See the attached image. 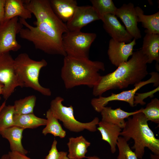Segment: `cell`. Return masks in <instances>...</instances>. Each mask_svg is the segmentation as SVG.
<instances>
[{
	"mask_svg": "<svg viewBox=\"0 0 159 159\" xmlns=\"http://www.w3.org/2000/svg\"><path fill=\"white\" fill-rule=\"evenodd\" d=\"M14 125L24 129H34L40 126L46 125V119L36 116L33 113L24 115H14Z\"/></svg>",
	"mask_w": 159,
	"mask_h": 159,
	"instance_id": "obj_23",
	"label": "cell"
},
{
	"mask_svg": "<svg viewBox=\"0 0 159 159\" xmlns=\"http://www.w3.org/2000/svg\"><path fill=\"white\" fill-rule=\"evenodd\" d=\"M47 64L45 59L33 60L26 53L19 54L14 59L15 69L24 87L31 88L44 95L49 96L52 95L50 89L43 87L39 82L40 71Z\"/></svg>",
	"mask_w": 159,
	"mask_h": 159,
	"instance_id": "obj_5",
	"label": "cell"
},
{
	"mask_svg": "<svg viewBox=\"0 0 159 159\" xmlns=\"http://www.w3.org/2000/svg\"><path fill=\"white\" fill-rule=\"evenodd\" d=\"M36 100L35 95H32L15 100L13 105L14 114L21 115L33 113Z\"/></svg>",
	"mask_w": 159,
	"mask_h": 159,
	"instance_id": "obj_25",
	"label": "cell"
},
{
	"mask_svg": "<svg viewBox=\"0 0 159 159\" xmlns=\"http://www.w3.org/2000/svg\"><path fill=\"white\" fill-rule=\"evenodd\" d=\"M14 110L13 105H6L0 112V131L14 125Z\"/></svg>",
	"mask_w": 159,
	"mask_h": 159,
	"instance_id": "obj_28",
	"label": "cell"
},
{
	"mask_svg": "<svg viewBox=\"0 0 159 159\" xmlns=\"http://www.w3.org/2000/svg\"><path fill=\"white\" fill-rule=\"evenodd\" d=\"M142 112L148 121L159 124V100L157 98L152 99L145 108H142Z\"/></svg>",
	"mask_w": 159,
	"mask_h": 159,
	"instance_id": "obj_27",
	"label": "cell"
},
{
	"mask_svg": "<svg viewBox=\"0 0 159 159\" xmlns=\"http://www.w3.org/2000/svg\"><path fill=\"white\" fill-rule=\"evenodd\" d=\"M99 20L100 18L92 6H77L72 17L66 24L69 31H79L89 24Z\"/></svg>",
	"mask_w": 159,
	"mask_h": 159,
	"instance_id": "obj_12",
	"label": "cell"
},
{
	"mask_svg": "<svg viewBox=\"0 0 159 159\" xmlns=\"http://www.w3.org/2000/svg\"><path fill=\"white\" fill-rule=\"evenodd\" d=\"M115 15L122 21L126 30L133 38L137 40L141 38L140 31L138 26V17L133 3L123 4L117 8Z\"/></svg>",
	"mask_w": 159,
	"mask_h": 159,
	"instance_id": "obj_13",
	"label": "cell"
},
{
	"mask_svg": "<svg viewBox=\"0 0 159 159\" xmlns=\"http://www.w3.org/2000/svg\"><path fill=\"white\" fill-rule=\"evenodd\" d=\"M97 37L95 33L69 31L62 37V45L67 55L89 58L90 47Z\"/></svg>",
	"mask_w": 159,
	"mask_h": 159,
	"instance_id": "obj_7",
	"label": "cell"
},
{
	"mask_svg": "<svg viewBox=\"0 0 159 159\" xmlns=\"http://www.w3.org/2000/svg\"><path fill=\"white\" fill-rule=\"evenodd\" d=\"M53 10L62 21H69L72 17L77 3L75 0H51Z\"/></svg>",
	"mask_w": 159,
	"mask_h": 159,
	"instance_id": "obj_17",
	"label": "cell"
},
{
	"mask_svg": "<svg viewBox=\"0 0 159 159\" xmlns=\"http://www.w3.org/2000/svg\"><path fill=\"white\" fill-rule=\"evenodd\" d=\"M23 27L18 17L0 23V54L16 52L21 49L16 36Z\"/></svg>",
	"mask_w": 159,
	"mask_h": 159,
	"instance_id": "obj_10",
	"label": "cell"
},
{
	"mask_svg": "<svg viewBox=\"0 0 159 159\" xmlns=\"http://www.w3.org/2000/svg\"><path fill=\"white\" fill-rule=\"evenodd\" d=\"M159 34L146 33L141 50L148 59V63H159Z\"/></svg>",
	"mask_w": 159,
	"mask_h": 159,
	"instance_id": "obj_19",
	"label": "cell"
},
{
	"mask_svg": "<svg viewBox=\"0 0 159 159\" xmlns=\"http://www.w3.org/2000/svg\"><path fill=\"white\" fill-rule=\"evenodd\" d=\"M151 77L145 81H142L134 85L132 89L124 91L118 94L112 93L111 95L107 97L102 96L98 98L92 99L91 104L95 110L100 112L102 109L111 101H123L128 103L131 107H134V98L137 91L144 86L150 83H153L154 86L157 87L159 85V74L156 72L150 73Z\"/></svg>",
	"mask_w": 159,
	"mask_h": 159,
	"instance_id": "obj_8",
	"label": "cell"
},
{
	"mask_svg": "<svg viewBox=\"0 0 159 159\" xmlns=\"http://www.w3.org/2000/svg\"><path fill=\"white\" fill-rule=\"evenodd\" d=\"M8 154L9 159H31L26 155L16 152L10 151Z\"/></svg>",
	"mask_w": 159,
	"mask_h": 159,
	"instance_id": "obj_32",
	"label": "cell"
},
{
	"mask_svg": "<svg viewBox=\"0 0 159 159\" xmlns=\"http://www.w3.org/2000/svg\"><path fill=\"white\" fill-rule=\"evenodd\" d=\"M117 146L119 151L117 159H138L135 152L130 148L127 141L123 137H119Z\"/></svg>",
	"mask_w": 159,
	"mask_h": 159,
	"instance_id": "obj_29",
	"label": "cell"
},
{
	"mask_svg": "<svg viewBox=\"0 0 159 159\" xmlns=\"http://www.w3.org/2000/svg\"><path fill=\"white\" fill-rule=\"evenodd\" d=\"M138 19V22H141L146 29V33L159 34V11L150 15L144 14L140 7H135Z\"/></svg>",
	"mask_w": 159,
	"mask_h": 159,
	"instance_id": "obj_22",
	"label": "cell"
},
{
	"mask_svg": "<svg viewBox=\"0 0 159 159\" xmlns=\"http://www.w3.org/2000/svg\"><path fill=\"white\" fill-rule=\"evenodd\" d=\"M6 0H0V23L4 19Z\"/></svg>",
	"mask_w": 159,
	"mask_h": 159,
	"instance_id": "obj_33",
	"label": "cell"
},
{
	"mask_svg": "<svg viewBox=\"0 0 159 159\" xmlns=\"http://www.w3.org/2000/svg\"><path fill=\"white\" fill-rule=\"evenodd\" d=\"M134 39L128 43L119 42L111 38L110 40L107 50L109 59L112 64L118 67L127 61L133 53L134 47L136 44Z\"/></svg>",
	"mask_w": 159,
	"mask_h": 159,
	"instance_id": "obj_11",
	"label": "cell"
},
{
	"mask_svg": "<svg viewBox=\"0 0 159 159\" xmlns=\"http://www.w3.org/2000/svg\"><path fill=\"white\" fill-rule=\"evenodd\" d=\"M24 130L20 127L13 126L0 131V135L8 140L11 151L26 155L28 152L24 148L21 142Z\"/></svg>",
	"mask_w": 159,
	"mask_h": 159,
	"instance_id": "obj_16",
	"label": "cell"
},
{
	"mask_svg": "<svg viewBox=\"0 0 159 159\" xmlns=\"http://www.w3.org/2000/svg\"><path fill=\"white\" fill-rule=\"evenodd\" d=\"M90 143L82 136L69 138L67 143L69 154L67 155L69 159H82L86 158L85 154Z\"/></svg>",
	"mask_w": 159,
	"mask_h": 159,
	"instance_id": "obj_21",
	"label": "cell"
},
{
	"mask_svg": "<svg viewBox=\"0 0 159 159\" xmlns=\"http://www.w3.org/2000/svg\"><path fill=\"white\" fill-rule=\"evenodd\" d=\"M97 128L101 135L102 140L109 144L112 153L116 151L117 143L122 130L117 125L101 121Z\"/></svg>",
	"mask_w": 159,
	"mask_h": 159,
	"instance_id": "obj_18",
	"label": "cell"
},
{
	"mask_svg": "<svg viewBox=\"0 0 159 159\" xmlns=\"http://www.w3.org/2000/svg\"><path fill=\"white\" fill-rule=\"evenodd\" d=\"M18 16L25 20L32 17V13L24 6V0H6L4 20Z\"/></svg>",
	"mask_w": 159,
	"mask_h": 159,
	"instance_id": "obj_20",
	"label": "cell"
},
{
	"mask_svg": "<svg viewBox=\"0 0 159 159\" xmlns=\"http://www.w3.org/2000/svg\"><path fill=\"white\" fill-rule=\"evenodd\" d=\"M140 109L132 112H127L120 107L112 109L111 107H105L100 112L102 117L101 121L116 125L121 129L124 127L125 122V119L138 112Z\"/></svg>",
	"mask_w": 159,
	"mask_h": 159,
	"instance_id": "obj_15",
	"label": "cell"
},
{
	"mask_svg": "<svg viewBox=\"0 0 159 159\" xmlns=\"http://www.w3.org/2000/svg\"><path fill=\"white\" fill-rule=\"evenodd\" d=\"M131 58L114 71L101 76L93 87L92 94L99 96L111 90L122 89L138 83L148 74V59L141 49L133 52Z\"/></svg>",
	"mask_w": 159,
	"mask_h": 159,
	"instance_id": "obj_2",
	"label": "cell"
},
{
	"mask_svg": "<svg viewBox=\"0 0 159 159\" xmlns=\"http://www.w3.org/2000/svg\"><path fill=\"white\" fill-rule=\"evenodd\" d=\"M1 98L0 96V100H1ZM6 105V100H5L2 104L0 106V112L4 107Z\"/></svg>",
	"mask_w": 159,
	"mask_h": 159,
	"instance_id": "obj_38",
	"label": "cell"
},
{
	"mask_svg": "<svg viewBox=\"0 0 159 159\" xmlns=\"http://www.w3.org/2000/svg\"><path fill=\"white\" fill-rule=\"evenodd\" d=\"M159 90L158 86L155 89L148 92L143 93H136V94L137 95V96L135 95L134 98L135 106L139 104L143 105H145L146 103L143 100L148 97H153L154 93L158 91Z\"/></svg>",
	"mask_w": 159,
	"mask_h": 159,
	"instance_id": "obj_31",
	"label": "cell"
},
{
	"mask_svg": "<svg viewBox=\"0 0 159 159\" xmlns=\"http://www.w3.org/2000/svg\"><path fill=\"white\" fill-rule=\"evenodd\" d=\"M138 112L129 117L120 135L128 141L133 139L134 144L132 148L139 159H141L146 147L154 154L159 155V139L156 138L149 127L148 120L142 112Z\"/></svg>",
	"mask_w": 159,
	"mask_h": 159,
	"instance_id": "obj_4",
	"label": "cell"
},
{
	"mask_svg": "<svg viewBox=\"0 0 159 159\" xmlns=\"http://www.w3.org/2000/svg\"><path fill=\"white\" fill-rule=\"evenodd\" d=\"M0 159H9V156L8 154H5L3 155L0 158Z\"/></svg>",
	"mask_w": 159,
	"mask_h": 159,
	"instance_id": "obj_35",
	"label": "cell"
},
{
	"mask_svg": "<svg viewBox=\"0 0 159 159\" xmlns=\"http://www.w3.org/2000/svg\"><path fill=\"white\" fill-rule=\"evenodd\" d=\"M90 1L100 20L106 14L115 15L117 8L112 0H91Z\"/></svg>",
	"mask_w": 159,
	"mask_h": 159,
	"instance_id": "obj_26",
	"label": "cell"
},
{
	"mask_svg": "<svg viewBox=\"0 0 159 159\" xmlns=\"http://www.w3.org/2000/svg\"><path fill=\"white\" fill-rule=\"evenodd\" d=\"M46 117V126L42 130V133L44 135L51 134L54 137L64 138L66 135L65 131L63 129L58 120L54 116L49 109L47 111Z\"/></svg>",
	"mask_w": 159,
	"mask_h": 159,
	"instance_id": "obj_24",
	"label": "cell"
},
{
	"mask_svg": "<svg viewBox=\"0 0 159 159\" xmlns=\"http://www.w3.org/2000/svg\"><path fill=\"white\" fill-rule=\"evenodd\" d=\"M106 32L114 40L128 43L133 38L118 20L115 15L108 14L104 16L101 20Z\"/></svg>",
	"mask_w": 159,
	"mask_h": 159,
	"instance_id": "obj_14",
	"label": "cell"
},
{
	"mask_svg": "<svg viewBox=\"0 0 159 159\" xmlns=\"http://www.w3.org/2000/svg\"><path fill=\"white\" fill-rule=\"evenodd\" d=\"M4 86V85L0 82V95H2Z\"/></svg>",
	"mask_w": 159,
	"mask_h": 159,
	"instance_id": "obj_36",
	"label": "cell"
},
{
	"mask_svg": "<svg viewBox=\"0 0 159 159\" xmlns=\"http://www.w3.org/2000/svg\"><path fill=\"white\" fill-rule=\"evenodd\" d=\"M24 4L35 16L36 26L20 18L19 21L26 27L20 31V37L32 42L36 49L46 54L67 56L62 45V37L69 30L66 24L54 12L50 1L24 0Z\"/></svg>",
	"mask_w": 159,
	"mask_h": 159,
	"instance_id": "obj_1",
	"label": "cell"
},
{
	"mask_svg": "<svg viewBox=\"0 0 159 159\" xmlns=\"http://www.w3.org/2000/svg\"><path fill=\"white\" fill-rule=\"evenodd\" d=\"M57 140H54L48 154L44 159H69L67 156V152L58 151L57 147Z\"/></svg>",
	"mask_w": 159,
	"mask_h": 159,
	"instance_id": "obj_30",
	"label": "cell"
},
{
	"mask_svg": "<svg viewBox=\"0 0 159 159\" xmlns=\"http://www.w3.org/2000/svg\"><path fill=\"white\" fill-rule=\"evenodd\" d=\"M64 101L62 97H57L51 102L49 109L54 116L62 122L65 128L71 132H76L85 130L91 132L97 130V125L100 122L98 117H95L89 122H79L74 116L73 106H64L62 104Z\"/></svg>",
	"mask_w": 159,
	"mask_h": 159,
	"instance_id": "obj_6",
	"label": "cell"
},
{
	"mask_svg": "<svg viewBox=\"0 0 159 159\" xmlns=\"http://www.w3.org/2000/svg\"><path fill=\"white\" fill-rule=\"evenodd\" d=\"M86 158L88 159H101L97 156H89L88 157H86Z\"/></svg>",
	"mask_w": 159,
	"mask_h": 159,
	"instance_id": "obj_37",
	"label": "cell"
},
{
	"mask_svg": "<svg viewBox=\"0 0 159 159\" xmlns=\"http://www.w3.org/2000/svg\"><path fill=\"white\" fill-rule=\"evenodd\" d=\"M105 70L102 62L67 55L64 57L61 76L67 89L82 85L93 88L101 78L99 72Z\"/></svg>",
	"mask_w": 159,
	"mask_h": 159,
	"instance_id": "obj_3",
	"label": "cell"
},
{
	"mask_svg": "<svg viewBox=\"0 0 159 159\" xmlns=\"http://www.w3.org/2000/svg\"><path fill=\"white\" fill-rule=\"evenodd\" d=\"M150 159H159V155L155 154H150Z\"/></svg>",
	"mask_w": 159,
	"mask_h": 159,
	"instance_id": "obj_34",
	"label": "cell"
},
{
	"mask_svg": "<svg viewBox=\"0 0 159 159\" xmlns=\"http://www.w3.org/2000/svg\"><path fill=\"white\" fill-rule=\"evenodd\" d=\"M0 82L4 86L2 95L5 100L16 87H24L16 71L14 59L9 52L0 54Z\"/></svg>",
	"mask_w": 159,
	"mask_h": 159,
	"instance_id": "obj_9",
	"label": "cell"
}]
</instances>
